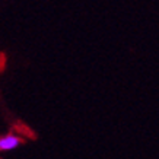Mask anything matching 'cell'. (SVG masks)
Masks as SVG:
<instances>
[{
    "mask_svg": "<svg viewBox=\"0 0 159 159\" xmlns=\"http://www.w3.org/2000/svg\"><path fill=\"white\" fill-rule=\"evenodd\" d=\"M3 117H5L6 123L9 124V130L18 133L19 136H22V137H25V139H28L29 142L38 140L37 131H35L34 129H31L24 120H20V118H18V117L12 116L9 111H6V114H3Z\"/></svg>",
    "mask_w": 159,
    "mask_h": 159,
    "instance_id": "6da1fadb",
    "label": "cell"
},
{
    "mask_svg": "<svg viewBox=\"0 0 159 159\" xmlns=\"http://www.w3.org/2000/svg\"><path fill=\"white\" fill-rule=\"evenodd\" d=\"M29 140L19 136L18 133H15L12 130H7L5 134L0 136V152L5 153V152H10V150L18 149L19 146L26 145Z\"/></svg>",
    "mask_w": 159,
    "mask_h": 159,
    "instance_id": "7a4b0ae2",
    "label": "cell"
}]
</instances>
